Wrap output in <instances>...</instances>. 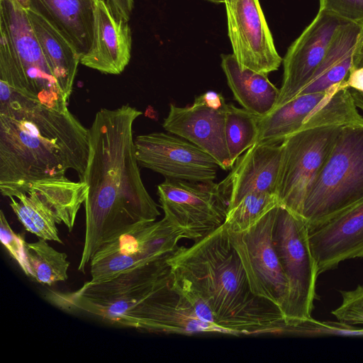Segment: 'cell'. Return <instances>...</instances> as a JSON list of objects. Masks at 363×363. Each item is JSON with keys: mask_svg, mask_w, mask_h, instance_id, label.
Wrapping results in <instances>:
<instances>
[{"mask_svg": "<svg viewBox=\"0 0 363 363\" xmlns=\"http://www.w3.org/2000/svg\"><path fill=\"white\" fill-rule=\"evenodd\" d=\"M354 124H363V117L345 82L323 91L299 94L259 116L255 143L280 144L303 130Z\"/></svg>", "mask_w": 363, "mask_h": 363, "instance_id": "52a82bcc", "label": "cell"}, {"mask_svg": "<svg viewBox=\"0 0 363 363\" xmlns=\"http://www.w3.org/2000/svg\"><path fill=\"white\" fill-rule=\"evenodd\" d=\"M0 105L20 96L64 109L60 89L32 28L27 10L16 0H0Z\"/></svg>", "mask_w": 363, "mask_h": 363, "instance_id": "277c9868", "label": "cell"}, {"mask_svg": "<svg viewBox=\"0 0 363 363\" xmlns=\"http://www.w3.org/2000/svg\"><path fill=\"white\" fill-rule=\"evenodd\" d=\"M281 154V143H255L235 160L229 174L218 184L227 211L250 193L276 194Z\"/></svg>", "mask_w": 363, "mask_h": 363, "instance_id": "ffe728a7", "label": "cell"}, {"mask_svg": "<svg viewBox=\"0 0 363 363\" xmlns=\"http://www.w3.org/2000/svg\"><path fill=\"white\" fill-rule=\"evenodd\" d=\"M171 286L191 308L196 318L206 323L216 325L213 314L208 303L187 278L171 270Z\"/></svg>", "mask_w": 363, "mask_h": 363, "instance_id": "f1b7e54d", "label": "cell"}, {"mask_svg": "<svg viewBox=\"0 0 363 363\" xmlns=\"http://www.w3.org/2000/svg\"><path fill=\"white\" fill-rule=\"evenodd\" d=\"M24 9H30V0H16Z\"/></svg>", "mask_w": 363, "mask_h": 363, "instance_id": "d590c367", "label": "cell"}, {"mask_svg": "<svg viewBox=\"0 0 363 363\" xmlns=\"http://www.w3.org/2000/svg\"><path fill=\"white\" fill-rule=\"evenodd\" d=\"M27 13L45 58L65 98L72 94L80 55L44 18L31 9Z\"/></svg>", "mask_w": 363, "mask_h": 363, "instance_id": "d4e9b609", "label": "cell"}, {"mask_svg": "<svg viewBox=\"0 0 363 363\" xmlns=\"http://www.w3.org/2000/svg\"><path fill=\"white\" fill-rule=\"evenodd\" d=\"M89 152V129L70 112L20 96L0 105V191L25 193L33 182L66 177L82 180Z\"/></svg>", "mask_w": 363, "mask_h": 363, "instance_id": "7a4b0ae2", "label": "cell"}, {"mask_svg": "<svg viewBox=\"0 0 363 363\" xmlns=\"http://www.w3.org/2000/svg\"><path fill=\"white\" fill-rule=\"evenodd\" d=\"M131 48L128 21L117 19L107 2L96 0L92 43L80 63L104 74H120L129 63Z\"/></svg>", "mask_w": 363, "mask_h": 363, "instance_id": "44dd1931", "label": "cell"}, {"mask_svg": "<svg viewBox=\"0 0 363 363\" xmlns=\"http://www.w3.org/2000/svg\"><path fill=\"white\" fill-rule=\"evenodd\" d=\"M96 0H30V9L50 23L82 57L91 45Z\"/></svg>", "mask_w": 363, "mask_h": 363, "instance_id": "603a6c76", "label": "cell"}, {"mask_svg": "<svg viewBox=\"0 0 363 363\" xmlns=\"http://www.w3.org/2000/svg\"><path fill=\"white\" fill-rule=\"evenodd\" d=\"M363 200V124L342 126L303 203L308 229Z\"/></svg>", "mask_w": 363, "mask_h": 363, "instance_id": "5b68a950", "label": "cell"}, {"mask_svg": "<svg viewBox=\"0 0 363 363\" xmlns=\"http://www.w3.org/2000/svg\"><path fill=\"white\" fill-rule=\"evenodd\" d=\"M278 205L279 202L274 194L267 191L250 193L227 211L223 225L229 231L245 230Z\"/></svg>", "mask_w": 363, "mask_h": 363, "instance_id": "83f0119b", "label": "cell"}, {"mask_svg": "<svg viewBox=\"0 0 363 363\" xmlns=\"http://www.w3.org/2000/svg\"><path fill=\"white\" fill-rule=\"evenodd\" d=\"M258 121V116L246 109L227 104L225 135L233 166L235 160L256 143Z\"/></svg>", "mask_w": 363, "mask_h": 363, "instance_id": "4316f807", "label": "cell"}, {"mask_svg": "<svg viewBox=\"0 0 363 363\" xmlns=\"http://www.w3.org/2000/svg\"><path fill=\"white\" fill-rule=\"evenodd\" d=\"M350 22L319 9L313 21L291 45L285 55L282 83L274 108L298 96L308 84L337 32Z\"/></svg>", "mask_w": 363, "mask_h": 363, "instance_id": "ac0fdd59", "label": "cell"}, {"mask_svg": "<svg viewBox=\"0 0 363 363\" xmlns=\"http://www.w3.org/2000/svg\"><path fill=\"white\" fill-rule=\"evenodd\" d=\"M9 199L10 206L28 231L62 243L56 224L63 223L72 231L84 192L79 182L65 177L33 182L25 193Z\"/></svg>", "mask_w": 363, "mask_h": 363, "instance_id": "8fae6325", "label": "cell"}, {"mask_svg": "<svg viewBox=\"0 0 363 363\" xmlns=\"http://www.w3.org/2000/svg\"><path fill=\"white\" fill-rule=\"evenodd\" d=\"M363 55V23L350 22L335 35L323 60L298 94L323 91L346 81Z\"/></svg>", "mask_w": 363, "mask_h": 363, "instance_id": "7402d4cb", "label": "cell"}, {"mask_svg": "<svg viewBox=\"0 0 363 363\" xmlns=\"http://www.w3.org/2000/svg\"><path fill=\"white\" fill-rule=\"evenodd\" d=\"M345 84L349 89L363 92V65L352 69Z\"/></svg>", "mask_w": 363, "mask_h": 363, "instance_id": "836d02e7", "label": "cell"}, {"mask_svg": "<svg viewBox=\"0 0 363 363\" xmlns=\"http://www.w3.org/2000/svg\"><path fill=\"white\" fill-rule=\"evenodd\" d=\"M221 67L235 99L243 108L259 117L274 108L279 89L268 74L242 67L233 54L221 55Z\"/></svg>", "mask_w": 363, "mask_h": 363, "instance_id": "cb8c5ba5", "label": "cell"}, {"mask_svg": "<svg viewBox=\"0 0 363 363\" xmlns=\"http://www.w3.org/2000/svg\"><path fill=\"white\" fill-rule=\"evenodd\" d=\"M278 206L245 230H226L242 262L252 292L274 303L283 314L289 285L272 241Z\"/></svg>", "mask_w": 363, "mask_h": 363, "instance_id": "4fadbf2b", "label": "cell"}, {"mask_svg": "<svg viewBox=\"0 0 363 363\" xmlns=\"http://www.w3.org/2000/svg\"><path fill=\"white\" fill-rule=\"evenodd\" d=\"M183 238H186L185 232L165 217L126 230L95 253L90 262V281H105L127 271L169 259Z\"/></svg>", "mask_w": 363, "mask_h": 363, "instance_id": "9c48e42d", "label": "cell"}, {"mask_svg": "<svg viewBox=\"0 0 363 363\" xmlns=\"http://www.w3.org/2000/svg\"><path fill=\"white\" fill-rule=\"evenodd\" d=\"M0 238L10 255L18 262L23 272L29 276L25 254L26 242L20 234L12 230L3 211L0 212Z\"/></svg>", "mask_w": 363, "mask_h": 363, "instance_id": "4dcf8cb0", "label": "cell"}, {"mask_svg": "<svg viewBox=\"0 0 363 363\" xmlns=\"http://www.w3.org/2000/svg\"><path fill=\"white\" fill-rule=\"evenodd\" d=\"M167 262L194 285L216 325L230 335H286L288 325L280 308L252 292L223 224L191 247H179Z\"/></svg>", "mask_w": 363, "mask_h": 363, "instance_id": "3957f363", "label": "cell"}, {"mask_svg": "<svg viewBox=\"0 0 363 363\" xmlns=\"http://www.w3.org/2000/svg\"><path fill=\"white\" fill-rule=\"evenodd\" d=\"M308 238L318 274L363 257V200L308 229Z\"/></svg>", "mask_w": 363, "mask_h": 363, "instance_id": "d6986e66", "label": "cell"}, {"mask_svg": "<svg viewBox=\"0 0 363 363\" xmlns=\"http://www.w3.org/2000/svg\"><path fill=\"white\" fill-rule=\"evenodd\" d=\"M228 36L239 64L268 74L279 69L278 54L259 0H225Z\"/></svg>", "mask_w": 363, "mask_h": 363, "instance_id": "e0dca14e", "label": "cell"}, {"mask_svg": "<svg viewBox=\"0 0 363 363\" xmlns=\"http://www.w3.org/2000/svg\"><path fill=\"white\" fill-rule=\"evenodd\" d=\"M134 140L139 165L165 179L213 182L220 168L202 149L168 132L140 135Z\"/></svg>", "mask_w": 363, "mask_h": 363, "instance_id": "5bb4252c", "label": "cell"}, {"mask_svg": "<svg viewBox=\"0 0 363 363\" xmlns=\"http://www.w3.org/2000/svg\"><path fill=\"white\" fill-rule=\"evenodd\" d=\"M320 9L350 22L363 23V0H320Z\"/></svg>", "mask_w": 363, "mask_h": 363, "instance_id": "1f68e13d", "label": "cell"}, {"mask_svg": "<svg viewBox=\"0 0 363 363\" xmlns=\"http://www.w3.org/2000/svg\"><path fill=\"white\" fill-rule=\"evenodd\" d=\"M167 260L127 271L105 281H87L74 292H52L50 299L62 309L86 312L117 324L123 315L142 301L170 274Z\"/></svg>", "mask_w": 363, "mask_h": 363, "instance_id": "ba28073f", "label": "cell"}, {"mask_svg": "<svg viewBox=\"0 0 363 363\" xmlns=\"http://www.w3.org/2000/svg\"><path fill=\"white\" fill-rule=\"evenodd\" d=\"M357 108L363 111V92L353 89H349Z\"/></svg>", "mask_w": 363, "mask_h": 363, "instance_id": "e575fe53", "label": "cell"}, {"mask_svg": "<svg viewBox=\"0 0 363 363\" xmlns=\"http://www.w3.org/2000/svg\"><path fill=\"white\" fill-rule=\"evenodd\" d=\"M363 65V55H362V57L361 62H360V63H359V65L358 66H359V65Z\"/></svg>", "mask_w": 363, "mask_h": 363, "instance_id": "74e56055", "label": "cell"}, {"mask_svg": "<svg viewBox=\"0 0 363 363\" xmlns=\"http://www.w3.org/2000/svg\"><path fill=\"white\" fill-rule=\"evenodd\" d=\"M142 114L128 104L104 108L89 128V157L81 180L88 186L85 237L78 266L82 272L106 242L160 215L144 186L135 155L133 128Z\"/></svg>", "mask_w": 363, "mask_h": 363, "instance_id": "6da1fadb", "label": "cell"}, {"mask_svg": "<svg viewBox=\"0 0 363 363\" xmlns=\"http://www.w3.org/2000/svg\"><path fill=\"white\" fill-rule=\"evenodd\" d=\"M226 107L220 94L208 91L196 96L191 106L171 104L162 127L196 145L214 158L220 169L228 170L233 164L225 135Z\"/></svg>", "mask_w": 363, "mask_h": 363, "instance_id": "9a60e30c", "label": "cell"}, {"mask_svg": "<svg viewBox=\"0 0 363 363\" xmlns=\"http://www.w3.org/2000/svg\"><path fill=\"white\" fill-rule=\"evenodd\" d=\"M25 254L29 277L38 283L50 286L68 279L67 254L55 250L46 240L25 242Z\"/></svg>", "mask_w": 363, "mask_h": 363, "instance_id": "484cf974", "label": "cell"}, {"mask_svg": "<svg viewBox=\"0 0 363 363\" xmlns=\"http://www.w3.org/2000/svg\"><path fill=\"white\" fill-rule=\"evenodd\" d=\"M107 4L117 19L129 21L134 7V0H107Z\"/></svg>", "mask_w": 363, "mask_h": 363, "instance_id": "d6a6232c", "label": "cell"}, {"mask_svg": "<svg viewBox=\"0 0 363 363\" xmlns=\"http://www.w3.org/2000/svg\"><path fill=\"white\" fill-rule=\"evenodd\" d=\"M208 1L213 2V3H216V4L225 2V0H208Z\"/></svg>", "mask_w": 363, "mask_h": 363, "instance_id": "8d00e7d4", "label": "cell"}, {"mask_svg": "<svg viewBox=\"0 0 363 363\" xmlns=\"http://www.w3.org/2000/svg\"><path fill=\"white\" fill-rule=\"evenodd\" d=\"M342 127L303 130L281 143V162L276 193L279 205L299 216L306 196L325 164Z\"/></svg>", "mask_w": 363, "mask_h": 363, "instance_id": "30bf717a", "label": "cell"}, {"mask_svg": "<svg viewBox=\"0 0 363 363\" xmlns=\"http://www.w3.org/2000/svg\"><path fill=\"white\" fill-rule=\"evenodd\" d=\"M116 325L162 334H228L216 325L201 321L171 286V273L147 297L123 315Z\"/></svg>", "mask_w": 363, "mask_h": 363, "instance_id": "2e32d148", "label": "cell"}, {"mask_svg": "<svg viewBox=\"0 0 363 363\" xmlns=\"http://www.w3.org/2000/svg\"><path fill=\"white\" fill-rule=\"evenodd\" d=\"M164 216L198 242L221 226L228 203L218 184L165 179L157 186Z\"/></svg>", "mask_w": 363, "mask_h": 363, "instance_id": "7c38bea8", "label": "cell"}, {"mask_svg": "<svg viewBox=\"0 0 363 363\" xmlns=\"http://www.w3.org/2000/svg\"><path fill=\"white\" fill-rule=\"evenodd\" d=\"M342 303L331 313L346 325H363V286L350 291H341Z\"/></svg>", "mask_w": 363, "mask_h": 363, "instance_id": "f546056e", "label": "cell"}, {"mask_svg": "<svg viewBox=\"0 0 363 363\" xmlns=\"http://www.w3.org/2000/svg\"><path fill=\"white\" fill-rule=\"evenodd\" d=\"M272 241L289 285L283 315L288 325L296 327L313 319L319 275L310 246L308 228L301 218L279 205Z\"/></svg>", "mask_w": 363, "mask_h": 363, "instance_id": "8992f818", "label": "cell"}]
</instances>
